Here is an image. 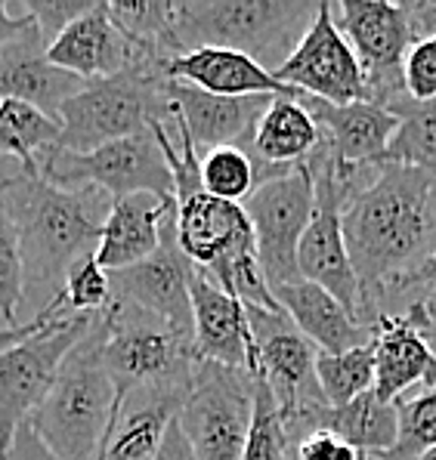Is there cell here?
<instances>
[{
    "mask_svg": "<svg viewBox=\"0 0 436 460\" xmlns=\"http://www.w3.org/2000/svg\"><path fill=\"white\" fill-rule=\"evenodd\" d=\"M167 96L199 155L223 146L248 152L260 118L272 102V96H214L182 81H167Z\"/></svg>",
    "mask_w": 436,
    "mask_h": 460,
    "instance_id": "2e32d148",
    "label": "cell"
},
{
    "mask_svg": "<svg viewBox=\"0 0 436 460\" xmlns=\"http://www.w3.org/2000/svg\"><path fill=\"white\" fill-rule=\"evenodd\" d=\"M421 460H436V448H433V451H427V455L421 457Z\"/></svg>",
    "mask_w": 436,
    "mask_h": 460,
    "instance_id": "f6af8a7d",
    "label": "cell"
},
{
    "mask_svg": "<svg viewBox=\"0 0 436 460\" xmlns=\"http://www.w3.org/2000/svg\"><path fill=\"white\" fill-rule=\"evenodd\" d=\"M319 146L322 130L300 102V90L294 96H272L270 109L263 111L254 130V143L248 148L260 186L304 167L319 152Z\"/></svg>",
    "mask_w": 436,
    "mask_h": 460,
    "instance_id": "ffe728a7",
    "label": "cell"
},
{
    "mask_svg": "<svg viewBox=\"0 0 436 460\" xmlns=\"http://www.w3.org/2000/svg\"><path fill=\"white\" fill-rule=\"evenodd\" d=\"M167 81V68L146 59L133 62L121 75L87 81L81 93L62 105V137L56 148L84 155L152 130V124L174 109Z\"/></svg>",
    "mask_w": 436,
    "mask_h": 460,
    "instance_id": "5b68a950",
    "label": "cell"
},
{
    "mask_svg": "<svg viewBox=\"0 0 436 460\" xmlns=\"http://www.w3.org/2000/svg\"><path fill=\"white\" fill-rule=\"evenodd\" d=\"M171 81L192 84L214 96H294L272 72L257 66L251 56L223 47H201L167 62Z\"/></svg>",
    "mask_w": 436,
    "mask_h": 460,
    "instance_id": "d4e9b609",
    "label": "cell"
},
{
    "mask_svg": "<svg viewBox=\"0 0 436 460\" xmlns=\"http://www.w3.org/2000/svg\"><path fill=\"white\" fill-rule=\"evenodd\" d=\"M403 315H412L414 322L421 324V331H424V337L431 340V346L436 352V309H433V313H427V309H421V306H412V309H405Z\"/></svg>",
    "mask_w": 436,
    "mask_h": 460,
    "instance_id": "ee69618b",
    "label": "cell"
},
{
    "mask_svg": "<svg viewBox=\"0 0 436 460\" xmlns=\"http://www.w3.org/2000/svg\"><path fill=\"white\" fill-rule=\"evenodd\" d=\"M111 294L115 300L130 303L161 322L171 324L186 340L195 337V315H192V279L195 263L182 253L177 242V219L174 214L165 223L161 247L143 263L109 272Z\"/></svg>",
    "mask_w": 436,
    "mask_h": 460,
    "instance_id": "9a60e30c",
    "label": "cell"
},
{
    "mask_svg": "<svg viewBox=\"0 0 436 460\" xmlns=\"http://www.w3.org/2000/svg\"><path fill=\"white\" fill-rule=\"evenodd\" d=\"M375 365L378 399L393 405L405 399V389L414 384L436 386V352L412 315L393 313L375 322Z\"/></svg>",
    "mask_w": 436,
    "mask_h": 460,
    "instance_id": "7402d4cb",
    "label": "cell"
},
{
    "mask_svg": "<svg viewBox=\"0 0 436 460\" xmlns=\"http://www.w3.org/2000/svg\"><path fill=\"white\" fill-rule=\"evenodd\" d=\"M105 10L137 47L139 59L167 68V62L182 56L177 34L180 0H109Z\"/></svg>",
    "mask_w": 436,
    "mask_h": 460,
    "instance_id": "83f0119b",
    "label": "cell"
},
{
    "mask_svg": "<svg viewBox=\"0 0 436 460\" xmlns=\"http://www.w3.org/2000/svg\"><path fill=\"white\" fill-rule=\"evenodd\" d=\"M102 365L118 393V405L130 393L158 386H189L195 371V343L130 303L111 300L100 313Z\"/></svg>",
    "mask_w": 436,
    "mask_h": 460,
    "instance_id": "8992f818",
    "label": "cell"
},
{
    "mask_svg": "<svg viewBox=\"0 0 436 460\" xmlns=\"http://www.w3.org/2000/svg\"><path fill=\"white\" fill-rule=\"evenodd\" d=\"M343 232L362 285V322L375 328L387 291L436 253V173L381 164L343 208Z\"/></svg>",
    "mask_w": 436,
    "mask_h": 460,
    "instance_id": "6da1fadb",
    "label": "cell"
},
{
    "mask_svg": "<svg viewBox=\"0 0 436 460\" xmlns=\"http://www.w3.org/2000/svg\"><path fill=\"white\" fill-rule=\"evenodd\" d=\"M254 420V374L195 362L177 423L199 460H242Z\"/></svg>",
    "mask_w": 436,
    "mask_h": 460,
    "instance_id": "ba28073f",
    "label": "cell"
},
{
    "mask_svg": "<svg viewBox=\"0 0 436 460\" xmlns=\"http://www.w3.org/2000/svg\"><path fill=\"white\" fill-rule=\"evenodd\" d=\"M279 81L307 96L325 99L334 105L369 102L362 62L353 44L343 38L334 19V4L319 0L316 22L309 25L294 56L276 72Z\"/></svg>",
    "mask_w": 436,
    "mask_h": 460,
    "instance_id": "5bb4252c",
    "label": "cell"
},
{
    "mask_svg": "<svg viewBox=\"0 0 436 460\" xmlns=\"http://www.w3.org/2000/svg\"><path fill=\"white\" fill-rule=\"evenodd\" d=\"M248 309L257 374L272 389L285 420L328 405L319 386V346L294 324L285 309Z\"/></svg>",
    "mask_w": 436,
    "mask_h": 460,
    "instance_id": "4fadbf2b",
    "label": "cell"
},
{
    "mask_svg": "<svg viewBox=\"0 0 436 460\" xmlns=\"http://www.w3.org/2000/svg\"><path fill=\"white\" fill-rule=\"evenodd\" d=\"M300 102L319 124L322 139L343 167H378L399 133V118L375 102L334 105L300 93Z\"/></svg>",
    "mask_w": 436,
    "mask_h": 460,
    "instance_id": "ac0fdd59",
    "label": "cell"
},
{
    "mask_svg": "<svg viewBox=\"0 0 436 460\" xmlns=\"http://www.w3.org/2000/svg\"><path fill=\"white\" fill-rule=\"evenodd\" d=\"M192 315L195 358L257 374V352L248 309H245L242 300L223 291L214 279H208L201 269H195L192 279Z\"/></svg>",
    "mask_w": 436,
    "mask_h": 460,
    "instance_id": "e0dca14e",
    "label": "cell"
},
{
    "mask_svg": "<svg viewBox=\"0 0 436 460\" xmlns=\"http://www.w3.org/2000/svg\"><path fill=\"white\" fill-rule=\"evenodd\" d=\"M319 4L313 0H180L182 56L201 47L245 53L276 75L300 47Z\"/></svg>",
    "mask_w": 436,
    "mask_h": 460,
    "instance_id": "3957f363",
    "label": "cell"
},
{
    "mask_svg": "<svg viewBox=\"0 0 436 460\" xmlns=\"http://www.w3.org/2000/svg\"><path fill=\"white\" fill-rule=\"evenodd\" d=\"M201 182L214 198L232 204H245L260 186L254 158L238 146L210 148L201 155Z\"/></svg>",
    "mask_w": 436,
    "mask_h": 460,
    "instance_id": "4dcf8cb0",
    "label": "cell"
},
{
    "mask_svg": "<svg viewBox=\"0 0 436 460\" xmlns=\"http://www.w3.org/2000/svg\"><path fill=\"white\" fill-rule=\"evenodd\" d=\"M403 294H412L409 303H405V309L421 306V309H427V313H433V309H436V253L418 269V272H412L409 279H403L396 288H390V291H387L384 303H381V315H390L393 303L403 300ZM405 309H403V313H405ZM381 315H378V318H381Z\"/></svg>",
    "mask_w": 436,
    "mask_h": 460,
    "instance_id": "74e56055",
    "label": "cell"
},
{
    "mask_svg": "<svg viewBox=\"0 0 436 460\" xmlns=\"http://www.w3.org/2000/svg\"><path fill=\"white\" fill-rule=\"evenodd\" d=\"M378 380L375 365V340L369 346L350 352H319V386L328 408H343L360 395L371 393Z\"/></svg>",
    "mask_w": 436,
    "mask_h": 460,
    "instance_id": "f546056e",
    "label": "cell"
},
{
    "mask_svg": "<svg viewBox=\"0 0 436 460\" xmlns=\"http://www.w3.org/2000/svg\"><path fill=\"white\" fill-rule=\"evenodd\" d=\"M334 19L362 62L369 102L393 105L405 96V56L418 40L436 34V0L387 4V0H341Z\"/></svg>",
    "mask_w": 436,
    "mask_h": 460,
    "instance_id": "52a82bcc",
    "label": "cell"
},
{
    "mask_svg": "<svg viewBox=\"0 0 436 460\" xmlns=\"http://www.w3.org/2000/svg\"><path fill=\"white\" fill-rule=\"evenodd\" d=\"M174 214V198L161 195H128L111 201V210L105 217L102 238L96 247V260L105 272H121L143 260H149L161 247L165 223Z\"/></svg>",
    "mask_w": 436,
    "mask_h": 460,
    "instance_id": "cb8c5ba5",
    "label": "cell"
},
{
    "mask_svg": "<svg viewBox=\"0 0 436 460\" xmlns=\"http://www.w3.org/2000/svg\"><path fill=\"white\" fill-rule=\"evenodd\" d=\"M47 59L81 81H102L139 62V53L121 34V28L111 22L105 4H96L47 47Z\"/></svg>",
    "mask_w": 436,
    "mask_h": 460,
    "instance_id": "44dd1931",
    "label": "cell"
},
{
    "mask_svg": "<svg viewBox=\"0 0 436 460\" xmlns=\"http://www.w3.org/2000/svg\"><path fill=\"white\" fill-rule=\"evenodd\" d=\"M0 460H6V457H0Z\"/></svg>",
    "mask_w": 436,
    "mask_h": 460,
    "instance_id": "bcb514c9",
    "label": "cell"
},
{
    "mask_svg": "<svg viewBox=\"0 0 436 460\" xmlns=\"http://www.w3.org/2000/svg\"><path fill=\"white\" fill-rule=\"evenodd\" d=\"M93 322L96 315L56 318L34 337L0 352V457L10 455L19 427L47 399L66 358L90 334Z\"/></svg>",
    "mask_w": 436,
    "mask_h": 460,
    "instance_id": "8fae6325",
    "label": "cell"
},
{
    "mask_svg": "<svg viewBox=\"0 0 436 460\" xmlns=\"http://www.w3.org/2000/svg\"><path fill=\"white\" fill-rule=\"evenodd\" d=\"M158 460H199V457H195V451H192V445H189V438L182 436V429H180L177 420L171 423L165 442H161Z\"/></svg>",
    "mask_w": 436,
    "mask_h": 460,
    "instance_id": "7bdbcfd3",
    "label": "cell"
},
{
    "mask_svg": "<svg viewBox=\"0 0 436 460\" xmlns=\"http://www.w3.org/2000/svg\"><path fill=\"white\" fill-rule=\"evenodd\" d=\"M100 0H22V13L38 22V31L44 44L50 47L66 28H72L77 19L87 16Z\"/></svg>",
    "mask_w": 436,
    "mask_h": 460,
    "instance_id": "d590c367",
    "label": "cell"
},
{
    "mask_svg": "<svg viewBox=\"0 0 436 460\" xmlns=\"http://www.w3.org/2000/svg\"><path fill=\"white\" fill-rule=\"evenodd\" d=\"M291 460H369L332 429H309L291 445Z\"/></svg>",
    "mask_w": 436,
    "mask_h": 460,
    "instance_id": "f35d334b",
    "label": "cell"
},
{
    "mask_svg": "<svg viewBox=\"0 0 436 460\" xmlns=\"http://www.w3.org/2000/svg\"><path fill=\"white\" fill-rule=\"evenodd\" d=\"M316 210V189L309 167L270 180L245 201L257 242V257L272 294L285 285L300 281V242H304L309 219Z\"/></svg>",
    "mask_w": 436,
    "mask_h": 460,
    "instance_id": "7c38bea8",
    "label": "cell"
},
{
    "mask_svg": "<svg viewBox=\"0 0 436 460\" xmlns=\"http://www.w3.org/2000/svg\"><path fill=\"white\" fill-rule=\"evenodd\" d=\"M0 210L19 232L25 300L38 296L47 309L66 285L68 269L100 247L111 198L100 189H59L40 173L16 167V173L0 176Z\"/></svg>",
    "mask_w": 436,
    "mask_h": 460,
    "instance_id": "7a4b0ae2",
    "label": "cell"
},
{
    "mask_svg": "<svg viewBox=\"0 0 436 460\" xmlns=\"http://www.w3.org/2000/svg\"><path fill=\"white\" fill-rule=\"evenodd\" d=\"M115 294H111V279L109 272L100 266L93 253H84L77 263L68 269L66 285H62L59 296H56V306L62 315H96L105 313L111 306Z\"/></svg>",
    "mask_w": 436,
    "mask_h": 460,
    "instance_id": "d6a6232c",
    "label": "cell"
},
{
    "mask_svg": "<svg viewBox=\"0 0 436 460\" xmlns=\"http://www.w3.org/2000/svg\"><path fill=\"white\" fill-rule=\"evenodd\" d=\"M288 438L291 445L298 442L300 436H307L309 429H332L341 438H347L353 448H360L365 457H378L384 451H390L396 445L399 436V414L393 402L378 399V393L360 395L356 402L343 408H313V411L294 417V420H285Z\"/></svg>",
    "mask_w": 436,
    "mask_h": 460,
    "instance_id": "4316f807",
    "label": "cell"
},
{
    "mask_svg": "<svg viewBox=\"0 0 436 460\" xmlns=\"http://www.w3.org/2000/svg\"><path fill=\"white\" fill-rule=\"evenodd\" d=\"M399 436L396 445L371 460H421L436 448V386L396 402Z\"/></svg>",
    "mask_w": 436,
    "mask_h": 460,
    "instance_id": "1f68e13d",
    "label": "cell"
},
{
    "mask_svg": "<svg viewBox=\"0 0 436 460\" xmlns=\"http://www.w3.org/2000/svg\"><path fill=\"white\" fill-rule=\"evenodd\" d=\"M307 167L313 173L316 210L304 242H300V275L332 291L362 322V285L353 257H350L347 232H343V208L350 201V192L341 164L332 148L325 146V139H322L319 152L307 161Z\"/></svg>",
    "mask_w": 436,
    "mask_h": 460,
    "instance_id": "30bf717a",
    "label": "cell"
},
{
    "mask_svg": "<svg viewBox=\"0 0 436 460\" xmlns=\"http://www.w3.org/2000/svg\"><path fill=\"white\" fill-rule=\"evenodd\" d=\"M84 84L87 81L47 59V44L38 31V22L19 40H13L0 56V102L19 99V102H28L44 115L56 118V121H59L62 105L81 93Z\"/></svg>",
    "mask_w": 436,
    "mask_h": 460,
    "instance_id": "d6986e66",
    "label": "cell"
},
{
    "mask_svg": "<svg viewBox=\"0 0 436 460\" xmlns=\"http://www.w3.org/2000/svg\"><path fill=\"white\" fill-rule=\"evenodd\" d=\"M56 318H66V315L59 313V306H56V303H50V306L40 309V313H34L25 324H19V328H0V352L13 349V346H19L22 340L34 337L40 328H47L50 322H56Z\"/></svg>",
    "mask_w": 436,
    "mask_h": 460,
    "instance_id": "ab89813d",
    "label": "cell"
},
{
    "mask_svg": "<svg viewBox=\"0 0 436 460\" xmlns=\"http://www.w3.org/2000/svg\"><path fill=\"white\" fill-rule=\"evenodd\" d=\"M62 124L19 99L0 102V158H13L28 173H40V161L59 146Z\"/></svg>",
    "mask_w": 436,
    "mask_h": 460,
    "instance_id": "f1b7e54d",
    "label": "cell"
},
{
    "mask_svg": "<svg viewBox=\"0 0 436 460\" xmlns=\"http://www.w3.org/2000/svg\"><path fill=\"white\" fill-rule=\"evenodd\" d=\"M186 393L189 386H158L130 393L118 405L100 460H158L161 442L171 423L177 420Z\"/></svg>",
    "mask_w": 436,
    "mask_h": 460,
    "instance_id": "603a6c76",
    "label": "cell"
},
{
    "mask_svg": "<svg viewBox=\"0 0 436 460\" xmlns=\"http://www.w3.org/2000/svg\"><path fill=\"white\" fill-rule=\"evenodd\" d=\"M242 460H291V438L272 389L263 377H254V420Z\"/></svg>",
    "mask_w": 436,
    "mask_h": 460,
    "instance_id": "836d02e7",
    "label": "cell"
},
{
    "mask_svg": "<svg viewBox=\"0 0 436 460\" xmlns=\"http://www.w3.org/2000/svg\"><path fill=\"white\" fill-rule=\"evenodd\" d=\"M279 306L294 318L304 334L319 346V352H350L369 346L375 340V328L360 322L341 300L322 285L300 279L276 291Z\"/></svg>",
    "mask_w": 436,
    "mask_h": 460,
    "instance_id": "484cf974",
    "label": "cell"
},
{
    "mask_svg": "<svg viewBox=\"0 0 436 460\" xmlns=\"http://www.w3.org/2000/svg\"><path fill=\"white\" fill-rule=\"evenodd\" d=\"M403 81H405V96L414 99V102H431V99H436V34L418 40L409 49Z\"/></svg>",
    "mask_w": 436,
    "mask_h": 460,
    "instance_id": "8d00e7d4",
    "label": "cell"
},
{
    "mask_svg": "<svg viewBox=\"0 0 436 460\" xmlns=\"http://www.w3.org/2000/svg\"><path fill=\"white\" fill-rule=\"evenodd\" d=\"M25 303V266L19 232L0 210V328H19V309Z\"/></svg>",
    "mask_w": 436,
    "mask_h": 460,
    "instance_id": "e575fe53",
    "label": "cell"
},
{
    "mask_svg": "<svg viewBox=\"0 0 436 460\" xmlns=\"http://www.w3.org/2000/svg\"><path fill=\"white\" fill-rule=\"evenodd\" d=\"M6 460H56V457H53V451L40 442V436L31 429V423H22L16 438H13Z\"/></svg>",
    "mask_w": 436,
    "mask_h": 460,
    "instance_id": "60d3db41",
    "label": "cell"
},
{
    "mask_svg": "<svg viewBox=\"0 0 436 460\" xmlns=\"http://www.w3.org/2000/svg\"><path fill=\"white\" fill-rule=\"evenodd\" d=\"M118 414V393L102 365V322L77 343L38 411L28 417L56 460H100L105 436Z\"/></svg>",
    "mask_w": 436,
    "mask_h": 460,
    "instance_id": "277c9868",
    "label": "cell"
},
{
    "mask_svg": "<svg viewBox=\"0 0 436 460\" xmlns=\"http://www.w3.org/2000/svg\"><path fill=\"white\" fill-rule=\"evenodd\" d=\"M40 176L59 189H100L111 201L139 192L174 198V170L155 130L84 155L50 148L40 161Z\"/></svg>",
    "mask_w": 436,
    "mask_h": 460,
    "instance_id": "9c48e42d",
    "label": "cell"
},
{
    "mask_svg": "<svg viewBox=\"0 0 436 460\" xmlns=\"http://www.w3.org/2000/svg\"><path fill=\"white\" fill-rule=\"evenodd\" d=\"M34 25V19L28 16V13H19V16H13L10 10H6V4L0 0V56H4V49L13 44V40H19L28 28Z\"/></svg>",
    "mask_w": 436,
    "mask_h": 460,
    "instance_id": "b9f144b4",
    "label": "cell"
}]
</instances>
